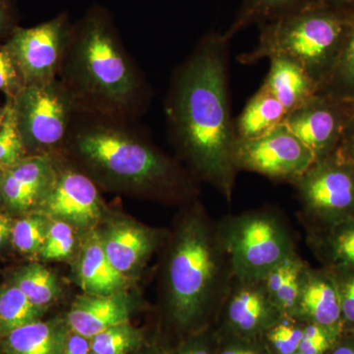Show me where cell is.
Returning <instances> with one entry per match:
<instances>
[{
  "label": "cell",
  "instance_id": "cell-3",
  "mask_svg": "<svg viewBox=\"0 0 354 354\" xmlns=\"http://www.w3.org/2000/svg\"><path fill=\"white\" fill-rule=\"evenodd\" d=\"M145 134L136 122L76 113L62 152L108 183L165 197L195 192L180 165Z\"/></svg>",
  "mask_w": 354,
  "mask_h": 354
},
{
  "label": "cell",
  "instance_id": "cell-19",
  "mask_svg": "<svg viewBox=\"0 0 354 354\" xmlns=\"http://www.w3.org/2000/svg\"><path fill=\"white\" fill-rule=\"evenodd\" d=\"M286 115L288 111L283 104L261 86L234 121L237 139L249 140L264 136L281 127Z\"/></svg>",
  "mask_w": 354,
  "mask_h": 354
},
{
  "label": "cell",
  "instance_id": "cell-23",
  "mask_svg": "<svg viewBox=\"0 0 354 354\" xmlns=\"http://www.w3.org/2000/svg\"><path fill=\"white\" fill-rule=\"evenodd\" d=\"M317 4L320 0H242L234 22L223 34L232 39L249 26L281 19Z\"/></svg>",
  "mask_w": 354,
  "mask_h": 354
},
{
  "label": "cell",
  "instance_id": "cell-48",
  "mask_svg": "<svg viewBox=\"0 0 354 354\" xmlns=\"http://www.w3.org/2000/svg\"><path fill=\"white\" fill-rule=\"evenodd\" d=\"M90 354H95V353H91Z\"/></svg>",
  "mask_w": 354,
  "mask_h": 354
},
{
  "label": "cell",
  "instance_id": "cell-12",
  "mask_svg": "<svg viewBox=\"0 0 354 354\" xmlns=\"http://www.w3.org/2000/svg\"><path fill=\"white\" fill-rule=\"evenodd\" d=\"M55 176L50 189L38 207L44 213L88 225L101 214V198L97 185L86 172L64 167L62 151L53 153Z\"/></svg>",
  "mask_w": 354,
  "mask_h": 354
},
{
  "label": "cell",
  "instance_id": "cell-13",
  "mask_svg": "<svg viewBox=\"0 0 354 354\" xmlns=\"http://www.w3.org/2000/svg\"><path fill=\"white\" fill-rule=\"evenodd\" d=\"M55 176L53 153L28 156L4 171L1 204L13 213L31 211L46 196Z\"/></svg>",
  "mask_w": 354,
  "mask_h": 354
},
{
  "label": "cell",
  "instance_id": "cell-24",
  "mask_svg": "<svg viewBox=\"0 0 354 354\" xmlns=\"http://www.w3.org/2000/svg\"><path fill=\"white\" fill-rule=\"evenodd\" d=\"M306 264L299 254H295L264 279L270 297L283 315L291 316L295 312Z\"/></svg>",
  "mask_w": 354,
  "mask_h": 354
},
{
  "label": "cell",
  "instance_id": "cell-17",
  "mask_svg": "<svg viewBox=\"0 0 354 354\" xmlns=\"http://www.w3.org/2000/svg\"><path fill=\"white\" fill-rule=\"evenodd\" d=\"M262 87L274 95L288 114L308 102L318 93V83L293 60L274 57Z\"/></svg>",
  "mask_w": 354,
  "mask_h": 354
},
{
  "label": "cell",
  "instance_id": "cell-33",
  "mask_svg": "<svg viewBox=\"0 0 354 354\" xmlns=\"http://www.w3.org/2000/svg\"><path fill=\"white\" fill-rule=\"evenodd\" d=\"M216 330V329H215ZM216 354H272L263 337L242 339L216 332Z\"/></svg>",
  "mask_w": 354,
  "mask_h": 354
},
{
  "label": "cell",
  "instance_id": "cell-4",
  "mask_svg": "<svg viewBox=\"0 0 354 354\" xmlns=\"http://www.w3.org/2000/svg\"><path fill=\"white\" fill-rule=\"evenodd\" d=\"M167 279L169 319L179 333L215 326L234 274L218 223L197 208L179 225Z\"/></svg>",
  "mask_w": 354,
  "mask_h": 354
},
{
  "label": "cell",
  "instance_id": "cell-31",
  "mask_svg": "<svg viewBox=\"0 0 354 354\" xmlns=\"http://www.w3.org/2000/svg\"><path fill=\"white\" fill-rule=\"evenodd\" d=\"M342 327H325L317 324H305L299 351L302 354H328L341 339Z\"/></svg>",
  "mask_w": 354,
  "mask_h": 354
},
{
  "label": "cell",
  "instance_id": "cell-26",
  "mask_svg": "<svg viewBox=\"0 0 354 354\" xmlns=\"http://www.w3.org/2000/svg\"><path fill=\"white\" fill-rule=\"evenodd\" d=\"M13 285L19 288L32 304L41 309L50 304L57 293L55 276L39 264L27 266L16 272Z\"/></svg>",
  "mask_w": 354,
  "mask_h": 354
},
{
  "label": "cell",
  "instance_id": "cell-27",
  "mask_svg": "<svg viewBox=\"0 0 354 354\" xmlns=\"http://www.w3.org/2000/svg\"><path fill=\"white\" fill-rule=\"evenodd\" d=\"M91 341V351L95 354H129L142 344L138 330L127 324L114 326L95 335Z\"/></svg>",
  "mask_w": 354,
  "mask_h": 354
},
{
  "label": "cell",
  "instance_id": "cell-16",
  "mask_svg": "<svg viewBox=\"0 0 354 354\" xmlns=\"http://www.w3.org/2000/svg\"><path fill=\"white\" fill-rule=\"evenodd\" d=\"M127 301L113 295L79 297L72 305L67 324L72 332L92 339L102 330L129 321Z\"/></svg>",
  "mask_w": 354,
  "mask_h": 354
},
{
  "label": "cell",
  "instance_id": "cell-45",
  "mask_svg": "<svg viewBox=\"0 0 354 354\" xmlns=\"http://www.w3.org/2000/svg\"><path fill=\"white\" fill-rule=\"evenodd\" d=\"M4 171L0 169V203H1V185H2V178H3Z\"/></svg>",
  "mask_w": 354,
  "mask_h": 354
},
{
  "label": "cell",
  "instance_id": "cell-9",
  "mask_svg": "<svg viewBox=\"0 0 354 354\" xmlns=\"http://www.w3.org/2000/svg\"><path fill=\"white\" fill-rule=\"evenodd\" d=\"M72 22L68 12L31 28L17 27L4 41L24 87L57 80Z\"/></svg>",
  "mask_w": 354,
  "mask_h": 354
},
{
  "label": "cell",
  "instance_id": "cell-37",
  "mask_svg": "<svg viewBox=\"0 0 354 354\" xmlns=\"http://www.w3.org/2000/svg\"><path fill=\"white\" fill-rule=\"evenodd\" d=\"M216 334L215 326L188 335L176 351L169 354H216Z\"/></svg>",
  "mask_w": 354,
  "mask_h": 354
},
{
  "label": "cell",
  "instance_id": "cell-40",
  "mask_svg": "<svg viewBox=\"0 0 354 354\" xmlns=\"http://www.w3.org/2000/svg\"><path fill=\"white\" fill-rule=\"evenodd\" d=\"M328 354H354V332L344 330L339 341Z\"/></svg>",
  "mask_w": 354,
  "mask_h": 354
},
{
  "label": "cell",
  "instance_id": "cell-2",
  "mask_svg": "<svg viewBox=\"0 0 354 354\" xmlns=\"http://www.w3.org/2000/svg\"><path fill=\"white\" fill-rule=\"evenodd\" d=\"M58 80L76 113L136 122L146 113L152 88L128 53L113 14L93 4L73 22Z\"/></svg>",
  "mask_w": 354,
  "mask_h": 354
},
{
  "label": "cell",
  "instance_id": "cell-22",
  "mask_svg": "<svg viewBox=\"0 0 354 354\" xmlns=\"http://www.w3.org/2000/svg\"><path fill=\"white\" fill-rule=\"evenodd\" d=\"M123 274L114 269L104 252L102 239L93 234L83 251L80 278L84 290L95 295H111L123 283Z\"/></svg>",
  "mask_w": 354,
  "mask_h": 354
},
{
  "label": "cell",
  "instance_id": "cell-47",
  "mask_svg": "<svg viewBox=\"0 0 354 354\" xmlns=\"http://www.w3.org/2000/svg\"><path fill=\"white\" fill-rule=\"evenodd\" d=\"M295 354H302V353H295Z\"/></svg>",
  "mask_w": 354,
  "mask_h": 354
},
{
  "label": "cell",
  "instance_id": "cell-35",
  "mask_svg": "<svg viewBox=\"0 0 354 354\" xmlns=\"http://www.w3.org/2000/svg\"><path fill=\"white\" fill-rule=\"evenodd\" d=\"M335 71L339 85L354 88V16L335 65Z\"/></svg>",
  "mask_w": 354,
  "mask_h": 354
},
{
  "label": "cell",
  "instance_id": "cell-39",
  "mask_svg": "<svg viewBox=\"0 0 354 354\" xmlns=\"http://www.w3.org/2000/svg\"><path fill=\"white\" fill-rule=\"evenodd\" d=\"M91 353L92 351H91L90 339L74 332L67 335L62 354H90Z\"/></svg>",
  "mask_w": 354,
  "mask_h": 354
},
{
  "label": "cell",
  "instance_id": "cell-32",
  "mask_svg": "<svg viewBox=\"0 0 354 354\" xmlns=\"http://www.w3.org/2000/svg\"><path fill=\"white\" fill-rule=\"evenodd\" d=\"M73 230L64 221H55L46 232V241L41 248L44 259L59 260L67 257L73 250Z\"/></svg>",
  "mask_w": 354,
  "mask_h": 354
},
{
  "label": "cell",
  "instance_id": "cell-28",
  "mask_svg": "<svg viewBox=\"0 0 354 354\" xmlns=\"http://www.w3.org/2000/svg\"><path fill=\"white\" fill-rule=\"evenodd\" d=\"M305 323L292 316L283 315L263 335L272 354H295L299 351Z\"/></svg>",
  "mask_w": 354,
  "mask_h": 354
},
{
  "label": "cell",
  "instance_id": "cell-20",
  "mask_svg": "<svg viewBox=\"0 0 354 354\" xmlns=\"http://www.w3.org/2000/svg\"><path fill=\"white\" fill-rule=\"evenodd\" d=\"M102 244L111 264L123 274L150 252L153 241L152 235L143 228L122 223L109 230Z\"/></svg>",
  "mask_w": 354,
  "mask_h": 354
},
{
  "label": "cell",
  "instance_id": "cell-38",
  "mask_svg": "<svg viewBox=\"0 0 354 354\" xmlns=\"http://www.w3.org/2000/svg\"><path fill=\"white\" fill-rule=\"evenodd\" d=\"M17 0H0V41H6L19 27Z\"/></svg>",
  "mask_w": 354,
  "mask_h": 354
},
{
  "label": "cell",
  "instance_id": "cell-7",
  "mask_svg": "<svg viewBox=\"0 0 354 354\" xmlns=\"http://www.w3.org/2000/svg\"><path fill=\"white\" fill-rule=\"evenodd\" d=\"M9 100L28 156L51 155L64 149L76 109L59 80L27 86Z\"/></svg>",
  "mask_w": 354,
  "mask_h": 354
},
{
  "label": "cell",
  "instance_id": "cell-46",
  "mask_svg": "<svg viewBox=\"0 0 354 354\" xmlns=\"http://www.w3.org/2000/svg\"><path fill=\"white\" fill-rule=\"evenodd\" d=\"M0 354H8V353H6V351H2V349L0 348Z\"/></svg>",
  "mask_w": 354,
  "mask_h": 354
},
{
  "label": "cell",
  "instance_id": "cell-29",
  "mask_svg": "<svg viewBox=\"0 0 354 354\" xmlns=\"http://www.w3.org/2000/svg\"><path fill=\"white\" fill-rule=\"evenodd\" d=\"M46 232L43 218L37 215H27L13 223L11 243L20 253L32 255L41 252Z\"/></svg>",
  "mask_w": 354,
  "mask_h": 354
},
{
  "label": "cell",
  "instance_id": "cell-43",
  "mask_svg": "<svg viewBox=\"0 0 354 354\" xmlns=\"http://www.w3.org/2000/svg\"><path fill=\"white\" fill-rule=\"evenodd\" d=\"M346 152L348 153V157H346V158H351L354 160V129L348 140V143H346Z\"/></svg>",
  "mask_w": 354,
  "mask_h": 354
},
{
  "label": "cell",
  "instance_id": "cell-5",
  "mask_svg": "<svg viewBox=\"0 0 354 354\" xmlns=\"http://www.w3.org/2000/svg\"><path fill=\"white\" fill-rule=\"evenodd\" d=\"M353 18L320 3L265 23L260 25L257 46L239 55V62L249 65L266 58H288L305 69L321 88L329 67L337 64Z\"/></svg>",
  "mask_w": 354,
  "mask_h": 354
},
{
  "label": "cell",
  "instance_id": "cell-1",
  "mask_svg": "<svg viewBox=\"0 0 354 354\" xmlns=\"http://www.w3.org/2000/svg\"><path fill=\"white\" fill-rule=\"evenodd\" d=\"M230 41L209 32L172 74L165 102L172 143L193 174L218 191L227 203L239 174L237 137L228 87Z\"/></svg>",
  "mask_w": 354,
  "mask_h": 354
},
{
  "label": "cell",
  "instance_id": "cell-15",
  "mask_svg": "<svg viewBox=\"0 0 354 354\" xmlns=\"http://www.w3.org/2000/svg\"><path fill=\"white\" fill-rule=\"evenodd\" d=\"M291 316L305 324L344 328L339 290L329 270L305 265L299 297Z\"/></svg>",
  "mask_w": 354,
  "mask_h": 354
},
{
  "label": "cell",
  "instance_id": "cell-30",
  "mask_svg": "<svg viewBox=\"0 0 354 354\" xmlns=\"http://www.w3.org/2000/svg\"><path fill=\"white\" fill-rule=\"evenodd\" d=\"M7 115L0 129V169L6 171L28 157L25 147L16 127L12 108L9 100H6Z\"/></svg>",
  "mask_w": 354,
  "mask_h": 354
},
{
  "label": "cell",
  "instance_id": "cell-10",
  "mask_svg": "<svg viewBox=\"0 0 354 354\" xmlns=\"http://www.w3.org/2000/svg\"><path fill=\"white\" fill-rule=\"evenodd\" d=\"M234 160L239 172H254L276 183L292 185L316 158L292 132L281 124L259 138L237 139Z\"/></svg>",
  "mask_w": 354,
  "mask_h": 354
},
{
  "label": "cell",
  "instance_id": "cell-8",
  "mask_svg": "<svg viewBox=\"0 0 354 354\" xmlns=\"http://www.w3.org/2000/svg\"><path fill=\"white\" fill-rule=\"evenodd\" d=\"M305 230H320L354 218V169L342 156L317 160L292 184Z\"/></svg>",
  "mask_w": 354,
  "mask_h": 354
},
{
  "label": "cell",
  "instance_id": "cell-11",
  "mask_svg": "<svg viewBox=\"0 0 354 354\" xmlns=\"http://www.w3.org/2000/svg\"><path fill=\"white\" fill-rule=\"evenodd\" d=\"M283 317L270 297L264 279L234 278L221 305L215 329L220 334L242 339H260Z\"/></svg>",
  "mask_w": 354,
  "mask_h": 354
},
{
  "label": "cell",
  "instance_id": "cell-21",
  "mask_svg": "<svg viewBox=\"0 0 354 354\" xmlns=\"http://www.w3.org/2000/svg\"><path fill=\"white\" fill-rule=\"evenodd\" d=\"M67 335L57 326L37 320L0 339V348L8 354H62Z\"/></svg>",
  "mask_w": 354,
  "mask_h": 354
},
{
  "label": "cell",
  "instance_id": "cell-6",
  "mask_svg": "<svg viewBox=\"0 0 354 354\" xmlns=\"http://www.w3.org/2000/svg\"><path fill=\"white\" fill-rule=\"evenodd\" d=\"M218 225L234 279H264L297 253L285 216L272 207L223 216Z\"/></svg>",
  "mask_w": 354,
  "mask_h": 354
},
{
  "label": "cell",
  "instance_id": "cell-34",
  "mask_svg": "<svg viewBox=\"0 0 354 354\" xmlns=\"http://www.w3.org/2000/svg\"><path fill=\"white\" fill-rule=\"evenodd\" d=\"M330 272L334 276L341 298L342 326L344 330L354 332V271Z\"/></svg>",
  "mask_w": 354,
  "mask_h": 354
},
{
  "label": "cell",
  "instance_id": "cell-41",
  "mask_svg": "<svg viewBox=\"0 0 354 354\" xmlns=\"http://www.w3.org/2000/svg\"><path fill=\"white\" fill-rule=\"evenodd\" d=\"M13 221L10 215L6 212L0 211V248L6 245L7 242L11 241Z\"/></svg>",
  "mask_w": 354,
  "mask_h": 354
},
{
  "label": "cell",
  "instance_id": "cell-25",
  "mask_svg": "<svg viewBox=\"0 0 354 354\" xmlns=\"http://www.w3.org/2000/svg\"><path fill=\"white\" fill-rule=\"evenodd\" d=\"M41 308L15 285L0 288V339L27 324L39 320Z\"/></svg>",
  "mask_w": 354,
  "mask_h": 354
},
{
  "label": "cell",
  "instance_id": "cell-42",
  "mask_svg": "<svg viewBox=\"0 0 354 354\" xmlns=\"http://www.w3.org/2000/svg\"><path fill=\"white\" fill-rule=\"evenodd\" d=\"M323 6L354 16V0H320Z\"/></svg>",
  "mask_w": 354,
  "mask_h": 354
},
{
  "label": "cell",
  "instance_id": "cell-14",
  "mask_svg": "<svg viewBox=\"0 0 354 354\" xmlns=\"http://www.w3.org/2000/svg\"><path fill=\"white\" fill-rule=\"evenodd\" d=\"M283 125L313 153L316 160L329 156L342 127L337 109L316 94L286 115Z\"/></svg>",
  "mask_w": 354,
  "mask_h": 354
},
{
  "label": "cell",
  "instance_id": "cell-18",
  "mask_svg": "<svg viewBox=\"0 0 354 354\" xmlns=\"http://www.w3.org/2000/svg\"><path fill=\"white\" fill-rule=\"evenodd\" d=\"M306 232L307 243L325 269L354 271V218Z\"/></svg>",
  "mask_w": 354,
  "mask_h": 354
},
{
  "label": "cell",
  "instance_id": "cell-44",
  "mask_svg": "<svg viewBox=\"0 0 354 354\" xmlns=\"http://www.w3.org/2000/svg\"><path fill=\"white\" fill-rule=\"evenodd\" d=\"M7 111H8V108H7L6 104L4 106H0V129H1L4 121H6Z\"/></svg>",
  "mask_w": 354,
  "mask_h": 354
},
{
  "label": "cell",
  "instance_id": "cell-36",
  "mask_svg": "<svg viewBox=\"0 0 354 354\" xmlns=\"http://www.w3.org/2000/svg\"><path fill=\"white\" fill-rule=\"evenodd\" d=\"M24 88L19 71L3 44H0V92L13 99Z\"/></svg>",
  "mask_w": 354,
  "mask_h": 354
}]
</instances>
